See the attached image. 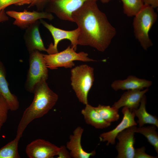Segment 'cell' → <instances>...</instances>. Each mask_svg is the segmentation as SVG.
<instances>
[{
	"label": "cell",
	"mask_w": 158,
	"mask_h": 158,
	"mask_svg": "<svg viewBox=\"0 0 158 158\" xmlns=\"http://www.w3.org/2000/svg\"><path fill=\"white\" fill-rule=\"evenodd\" d=\"M134 16L133 25L135 37L143 49L147 50L153 45L149 33L157 20V14L153 8L144 4Z\"/></svg>",
	"instance_id": "3957f363"
},
{
	"label": "cell",
	"mask_w": 158,
	"mask_h": 158,
	"mask_svg": "<svg viewBox=\"0 0 158 158\" xmlns=\"http://www.w3.org/2000/svg\"><path fill=\"white\" fill-rule=\"evenodd\" d=\"M123 114L122 120L115 128L111 130L101 134L99 136L100 141H107V145H114L117 135L126 128L137 125L135 121V115L134 112L126 107H123L121 111Z\"/></svg>",
	"instance_id": "7c38bea8"
},
{
	"label": "cell",
	"mask_w": 158,
	"mask_h": 158,
	"mask_svg": "<svg viewBox=\"0 0 158 158\" xmlns=\"http://www.w3.org/2000/svg\"><path fill=\"white\" fill-rule=\"evenodd\" d=\"M43 57L47 68L51 69H56L59 67L72 68L74 66L73 61H75L84 62L96 61L89 58L86 53L83 51L76 52L71 46L59 52L43 54Z\"/></svg>",
	"instance_id": "8992f818"
},
{
	"label": "cell",
	"mask_w": 158,
	"mask_h": 158,
	"mask_svg": "<svg viewBox=\"0 0 158 158\" xmlns=\"http://www.w3.org/2000/svg\"><path fill=\"white\" fill-rule=\"evenodd\" d=\"M85 122L96 128L102 129L110 126L111 123L105 121L96 111L95 107L88 104L81 111Z\"/></svg>",
	"instance_id": "ac0fdd59"
},
{
	"label": "cell",
	"mask_w": 158,
	"mask_h": 158,
	"mask_svg": "<svg viewBox=\"0 0 158 158\" xmlns=\"http://www.w3.org/2000/svg\"><path fill=\"white\" fill-rule=\"evenodd\" d=\"M137 127L133 126L119 133L116 138L118 140L116 146L118 152L117 158H134L135 149V133Z\"/></svg>",
	"instance_id": "30bf717a"
},
{
	"label": "cell",
	"mask_w": 158,
	"mask_h": 158,
	"mask_svg": "<svg viewBox=\"0 0 158 158\" xmlns=\"http://www.w3.org/2000/svg\"><path fill=\"white\" fill-rule=\"evenodd\" d=\"M124 13L129 17L135 16L143 7V0H121Z\"/></svg>",
	"instance_id": "603a6c76"
},
{
	"label": "cell",
	"mask_w": 158,
	"mask_h": 158,
	"mask_svg": "<svg viewBox=\"0 0 158 158\" xmlns=\"http://www.w3.org/2000/svg\"><path fill=\"white\" fill-rule=\"evenodd\" d=\"M88 0H49L44 11L54 13L61 20L73 22L72 14Z\"/></svg>",
	"instance_id": "52a82bcc"
},
{
	"label": "cell",
	"mask_w": 158,
	"mask_h": 158,
	"mask_svg": "<svg viewBox=\"0 0 158 158\" xmlns=\"http://www.w3.org/2000/svg\"><path fill=\"white\" fill-rule=\"evenodd\" d=\"M84 129L80 126L77 127L73 134L70 136L69 140L66 144V147L70 150V154L73 158H89L94 156L96 153L95 150L90 152L85 151L81 144V139Z\"/></svg>",
	"instance_id": "5bb4252c"
},
{
	"label": "cell",
	"mask_w": 158,
	"mask_h": 158,
	"mask_svg": "<svg viewBox=\"0 0 158 158\" xmlns=\"http://www.w3.org/2000/svg\"><path fill=\"white\" fill-rule=\"evenodd\" d=\"M144 4L151 6L154 8L158 6V0H143Z\"/></svg>",
	"instance_id": "f1b7e54d"
},
{
	"label": "cell",
	"mask_w": 158,
	"mask_h": 158,
	"mask_svg": "<svg viewBox=\"0 0 158 158\" xmlns=\"http://www.w3.org/2000/svg\"><path fill=\"white\" fill-rule=\"evenodd\" d=\"M148 91V88L143 90H128L122 95L119 99L112 106L118 109L122 107H126L133 111L139 107L143 97Z\"/></svg>",
	"instance_id": "9a60e30c"
},
{
	"label": "cell",
	"mask_w": 158,
	"mask_h": 158,
	"mask_svg": "<svg viewBox=\"0 0 158 158\" xmlns=\"http://www.w3.org/2000/svg\"><path fill=\"white\" fill-rule=\"evenodd\" d=\"M156 126L152 125L150 126L137 127L135 133H140L144 135L150 144L154 148L158 154V134Z\"/></svg>",
	"instance_id": "ffe728a7"
},
{
	"label": "cell",
	"mask_w": 158,
	"mask_h": 158,
	"mask_svg": "<svg viewBox=\"0 0 158 158\" xmlns=\"http://www.w3.org/2000/svg\"><path fill=\"white\" fill-rule=\"evenodd\" d=\"M95 108L101 117L107 122L111 123L116 121L119 118L118 109L114 106L99 104Z\"/></svg>",
	"instance_id": "7402d4cb"
},
{
	"label": "cell",
	"mask_w": 158,
	"mask_h": 158,
	"mask_svg": "<svg viewBox=\"0 0 158 158\" xmlns=\"http://www.w3.org/2000/svg\"><path fill=\"white\" fill-rule=\"evenodd\" d=\"M49 0H32L28 7L36 6L40 11H43Z\"/></svg>",
	"instance_id": "484cf974"
},
{
	"label": "cell",
	"mask_w": 158,
	"mask_h": 158,
	"mask_svg": "<svg viewBox=\"0 0 158 158\" xmlns=\"http://www.w3.org/2000/svg\"><path fill=\"white\" fill-rule=\"evenodd\" d=\"M19 0H0V11L12 4L18 5Z\"/></svg>",
	"instance_id": "4316f807"
},
{
	"label": "cell",
	"mask_w": 158,
	"mask_h": 158,
	"mask_svg": "<svg viewBox=\"0 0 158 158\" xmlns=\"http://www.w3.org/2000/svg\"><path fill=\"white\" fill-rule=\"evenodd\" d=\"M146 97L145 95L143 97L139 107L133 111L134 112L135 116L138 118L137 121L139 127L142 126L147 124L155 125L158 127V119L157 117L149 113L147 111L146 108Z\"/></svg>",
	"instance_id": "d6986e66"
},
{
	"label": "cell",
	"mask_w": 158,
	"mask_h": 158,
	"mask_svg": "<svg viewBox=\"0 0 158 158\" xmlns=\"http://www.w3.org/2000/svg\"><path fill=\"white\" fill-rule=\"evenodd\" d=\"M20 3L18 6H21L24 4H30L32 0H19Z\"/></svg>",
	"instance_id": "4dcf8cb0"
},
{
	"label": "cell",
	"mask_w": 158,
	"mask_h": 158,
	"mask_svg": "<svg viewBox=\"0 0 158 158\" xmlns=\"http://www.w3.org/2000/svg\"><path fill=\"white\" fill-rule=\"evenodd\" d=\"M33 93V101L24 111L18 126L16 135L21 137L28 125L34 120L47 113L58 99V95L49 88L46 80H43L38 84Z\"/></svg>",
	"instance_id": "7a4b0ae2"
},
{
	"label": "cell",
	"mask_w": 158,
	"mask_h": 158,
	"mask_svg": "<svg viewBox=\"0 0 158 158\" xmlns=\"http://www.w3.org/2000/svg\"><path fill=\"white\" fill-rule=\"evenodd\" d=\"M6 77L5 68L0 60V94L5 99L9 110L15 111L19 108V103L17 97L10 91Z\"/></svg>",
	"instance_id": "e0dca14e"
},
{
	"label": "cell",
	"mask_w": 158,
	"mask_h": 158,
	"mask_svg": "<svg viewBox=\"0 0 158 158\" xmlns=\"http://www.w3.org/2000/svg\"><path fill=\"white\" fill-rule=\"evenodd\" d=\"M7 16L15 19L13 24L23 29H26L36 21L42 19H47L50 20L54 18L52 13L44 11H28L25 9L21 12L13 10L6 12Z\"/></svg>",
	"instance_id": "9c48e42d"
},
{
	"label": "cell",
	"mask_w": 158,
	"mask_h": 158,
	"mask_svg": "<svg viewBox=\"0 0 158 158\" xmlns=\"http://www.w3.org/2000/svg\"><path fill=\"white\" fill-rule=\"evenodd\" d=\"M145 147L142 146L135 149L134 158H157V157H154L149 155L145 152Z\"/></svg>",
	"instance_id": "d4e9b609"
},
{
	"label": "cell",
	"mask_w": 158,
	"mask_h": 158,
	"mask_svg": "<svg viewBox=\"0 0 158 158\" xmlns=\"http://www.w3.org/2000/svg\"><path fill=\"white\" fill-rule=\"evenodd\" d=\"M40 20V23L50 32L54 40V44L51 43L47 49L48 54L58 52L57 46L59 42L62 40L65 39L68 40L71 42V47L76 51L80 31L78 28L72 30H66L57 28L52 24L48 23L42 19Z\"/></svg>",
	"instance_id": "ba28073f"
},
{
	"label": "cell",
	"mask_w": 158,
	"mask_h": 158,
	"mask_svg": "<svg viewBox=\"0 0 158 158\" xmlns=\"http://www.w3.org/2000/svg\"><path fill=\"white\" fill-rule=\"evenodd\" d=\"M97 1H86L72 17L80 30L78 45L90 46L103 52L111 44L116 30L99 9Z\"/></svg>",
	"instance_id": "6da1fadb"
},
{
	"label": "cell",
	"mask_w": 158,
	"mask_h": 158,
	"mask_svg": "<svg viewBox=\"0 0 158 158\" xmlns=\"http://www.w3.org/2000/svg\"><path fill=\"white\" fill-rule=\"evenodd\" d=\"M29 67L25 84V90L33 93L37 85L43 80H47L48 71L43 57V54L38 50L30 53Z\"/></svg>",
	"instance_id": "5b68a950"
},
{
	"label": "cell",
	"mask_w": 158,
	"mask_h": 158,
	"mask_svg": "<svg viewBox=\"0 0 158 158\" xmlns=\"http://www.w3.org/2000/svg\"><path fill=\"white\" fill-rule=\"evenodd\" d=\"M21 138L16 135L14 140L0 149V158H20L18 151V146Z\"/></svg>",
	"instance_id": "44dd1931"
},
{
	"label": "cell",
	"mask_w": 158,
	"mask_h": 158,
	"mask_svg": "<svg viewBox=\"0 0 158 158\" xmlns=\"http://www.w3.org/2000/svg\"><path fill=\"white\" fill-rule=\"evenodd\" d=\"M102 3H107L112 0H99Z\"/></svg>",
	"instance_id": "1f68e13d"
},
{
	"label": "cell",
	"mask_w": 158,
	"mask_h": 158,
	"mask_svg": "<svg viewBox=\"0 0 158 158\" xmlns=\"http://www.w3.org/2000/svg\"><path fill=\"white\" fill-rule=\"evenodd\" d=\"M57 155L58 158H71L70 153L67 150L66 147L62 145L59 147Z\"/></svg>",
	"instance_id": "83f0119b"
},
{
	"label": "cell",
	"mask_w": 158,
	"mask_h": 158,
	"mask_svg": "<svg viewBox=\"0 0 158 158\" xmlns=\"http://www.w3.org/2000/svg\"><path fill=\"white\" fill-rule=\"evenodd\" d=\"M59 148L48 141L38 139L27 145L25 152L29 158H52L57 155Z\"/></svg>",
	"instance_id": "8fae6325"
},
{
	"label": "cell",
	"mask_w": 158,
	"mask_h": 158,
	"mask_svg": "<svg viewBox=\"0 0 158 158\" xmlns=\"http://www.w3.org/2000/svg\"><path fill=\"white\" fill-rule=\"evenodd\" d=\"M152 84L151 81L130 75L123 80H115L112 83L111 86L115 91L120 90H142L144 88L150 87Z\"/></svg>",
	"instance_id": "2e32d148"
},
{
	"label": "cell",
	"mask_w": 158,
	"mask_h": 158,
	"mask_svg": "<svg viewBox=\"0 0 158 158\" xmlns=\"http://www.w3.org/2000/svg\"><path fill=\"white\" fill-rule=\"evenodd\" d=\"M8 19L4 9L0 11V23L8 21Z\"/></svg>",
	"instance_id": "f546056e"
},
{
	"label": "cell",
	"mask_w": 158,
	"mask_h": 158,
	"mask_svg": "<svg viewBox=\"0 0 158 158\" xmlns=\"http://www.w3.org/2000/svg\"><path fill=\"white\" fill-rule=\"evenodd\" d=\"M9 110L6 101L0 94V132L1 127L6 121Z\"/></svg>",
	"instance_id": "cb8c5ba5"
},
{
	"label": "cell",
	"mask_w": 158,
	"mask_h": 158,
	"mask_svg": "<svg viewBox=\"0 0 158 158\" xmlns=\"http://www.w3.org/2000/svg\"><path fill=\"white\" fill-rule=\"evenodd\" d=\"M71 84L79 101L88 104L87 96L94 81V69L86 64L81 65L71 70Z\"/></svg>",
	"instance_id": "277c9868"
},
{
	"label": "cell",
	"mask_w": 158,
	"mask_h": 158,
	"mask_svg": "<svg viewBox=\"0 0 158 158\" xmlns=\"http://www.w3.org/2000/svg\"><path fill=\"white\" fill-rule=\"evenodd\" d=\"M40 20H38L26 29L24 39L29 53L36 50L47 52V49L44 46L40 33Z\"/></svg>",
	"instance_id": "4fadbf2b"
}]
</instances>
